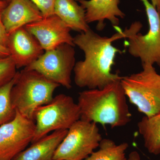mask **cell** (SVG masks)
Instances as JSON below:
<instances>
[{"label":"cell","instance_id":"7402d4cb","mask_svg":"<svg viewBox=\"0 0 160 160\" xmlns=\"http://www.w3.org/2000/svg\"><path fill=\"white\" fill-rule=\"evenodd\" d=\"M9 56H10V53L8 48L0 45V58L6 57Z\"/></svg>","mask_w":160,"mask_h":160},{"label":"cell","instance_id":"ba28073f","mask_svg":"<svg viewBox=\"0 0 160 160\" xmlns=\"http://www.w3.org/2000/svg\"><path fill=\"white\" fill-rule=\"evenodd\" d=\"M75 60L74 46L63 44L55 49L46 51L38 59L24 69L36 71L48 79L70 89Z\"/></svg>","mask_w":160,"mask_h":160},{"label":"cell","instance_id":"d6986e66","mask_svg":"<svg viewBox=\"0 0 160 160\" xmlns=\"http://www.w3.org/2000/svg\"><path fill=\"white\" fill-rule=\"evenodd\" d=\"M10 56L0 58V87L6 85L15 76L17 71Z\"/></svg>","mask_w":160,"mask_h":160},{"label":"cell","instance_id":"cb8c5ba5","mask_svg":"<svg viewBox=\"0 0 160 160\" xmlns=\"http://www.w3.org/2000/svg\"><path fill=\"white\" fill-rule=\"evenodd\" d=\"M150 1H151L150 2L160 13V0H150Z\"/></svg>","mask_w":160,"mask_h":160},{"label":"cell","instance_id":"277c9868","mask_svg":"<svg viewBox=\"0 0 160 160\" xmlns=\"http://www.w3.org/2000/svg\"><path fill=\"white\" fill-rule=\"evenodd\" d=\"M142 70L121 80L126 97L139 112L150 117L160 112V75L149 64H142Z\"/></svg>","mask_w":160,"mask_h":160},{"label":"cell","instance_id":"30bf717a","mask_svg":"<svg viewBox=\"0 0 160 160\" xmlns=\"http://www.w3.org/2000/svg\"><path fill=\"white\" fill-rule=\"evenodd\" d=\"M36 38L45 51L52 50L63 44L75 46L71 29L56 15L43 18L25 26Z\"/></svg>","mask_w":160,"mask_h":160},{"label":"cell","instance_id":"e0dca14e","mask_svg":"<svg viewBox=\"0 0 160 160\" xmlns=\"http://www.w3.org/2000/svg\"><path fill=\"white\" fill-rule=\"evenodd\" d=\"M99 149L84 160H127L126 152L129 144L123 142L117 145L112 140L102 139Z\"/></svg>","mask_w":160,"mask_h":160},{"label":"cell","instance_id":"52a82bcc","mask_svg":"<svg viewBox=\"0 0 160 160\" xmlns=\"http://www.w3.org/2000/svg\"><path fill=\"white\" fill-rule=\"evenodd\" d=\"M102 139L96 123L78 120L68 129L53 160H84L97 149Z\"/></svg>","mask_w":160,"mask_h":160},{"label":"cell","instance_id":"5bb4252c","mask_svg":"<svg viewBox=\"0 0 160 160\" xmlns=\"http://www.w3.org/2000/svg\"><path fill=\"white\" fill-rule=\"evenodd\" d=\"M68 130H58L38 140L12 160H53L55 152Z\"/></svg>","mask_w":160,"mask_h":160},{"label":"cell","instance_id":"7c38bea8","mask_svg":"<svg viewBox=\"0 0 160 160\" xmlns=\"http://www.w3.org/2000/svg\"><path fill=\"white\" fill-rule=\"evenodd\" d=\"M2 17L8 35L44 18L31 0H11L2 11Z\"/></svg>","mask_w":160,"mask_h":160},{"label":"cell","instance_id":"9c48e42d","mask_svg":"<svg viewBox=\"0 0 160 160\" xmlns=\"http://www.w3.org/2000/svg\"><path fill=\"white\" fill-rule=\"evenodd\" d=\"M34 121L18 111L13 120L0 126V160H12L32 142Z\"/></svg>","mask_w":160,"mask_h":160},{"label":"cell","instance_id":"d4e9b609","mask_svg":"<svg viewBox=\"0 0 160 160\" xmlns=\"http://www.w3.org/2000/svg\"><path fill=\"white\" fill-rule=\"evenodd\" d=\"M8 3L4 1L0 0V11H2L7 6Z\"/></svg>","mask_w":160,"mask_h":160},{"label":"cell","instance_id":"44dd1931","mask_svg":"<svg viewBox=\"0 0 160 160\" xmlns=\"http://www.w3.org/2000/svg\"><path fill=\"white\" fill-rule=\"evenodd\" d=\"M2 12L0 11V45L6 47L9 35L7 33L3 23Z\"/></svg>","mask_w":160,"mask_h":160},{"label":"cell","instance_id":"ac0fdd59","mask_svg":"<svg viewBox=\"0 0 160 160\" xmlns=\"http://www.w3.org/2000/svg\"><path fill=\"white\" fill-rule=\"evenodd\" d=\"M18 73V72L10 82L0 87V126L13 120L16 114V110L12 103L11 92Z\"/></svg>","mask_w":160,"mask_h":160},{"label":"cell","instance_id":"2e32d148","mask_svg":"<svg viewBox=\"0 0 160 160\" xmlns=\"http://www.w3.org/2000/svg\"><path fill=\"white\" fill-rule=\"evenodd\" d=\"M138 128L149 153L160 154V112L151 116H144L138 123Z\"/></svg>","mask_w":160,"mask_h":160},{"label":"cell","instance_id":"5b68a950","mask_svg":"<svg viewBox=\"0 0 160 160\" xmlns=\"http://www.w3.org/2000/svg\"><path fill=\"white\" fill-rule=\"evenodd\" d=\"M80 119V109L77 103L69 96L57 95L50 102L39 107L35 112V129L31 143L52 132L68 130Z\"/></svg>","mask_w":160,"mask_h":160},{"label":"cell","instance_id":"603a6c76","mask_svg":"<svg viewBox=\"0 0 160 160\" xmlns=\"http://www.w3.org/2000/svg\"><path fill=\"white\" fill-rule=\"evenodd\" d=\"M127 160H142L138 152L134 151L129 153Z\"/></svg>","mask_w":160,"mask_h":160},{"label":"cell","instance_id":"484cf974","mask_svg":"<svg viewBox=\"0 0 160 160\" xmlns=\"http://www.w3.org/2000/svg\"><path fill=\"white\" fill-rule=\"evenodd\" d=\"M2 1H4V2H6L9 3L10 2V1L11 0H2Z\"/></svg>","mask_w":160,"mask_h":160},{"label":"cell","instance_id":"7a4b0ae2","mask_svg":"<svg viewBox=\"0 0 160 160\" xmlns=\"http://www.w3.org/2000/svg\"><path fill=\"white\" fill-rule=\"evenodd\" d=\"M77 104L80 119L83 121L109 125L111 128L122 127L131 121V114L121 81L102 89L81 92Z\"/></svg>","mask_w":160,"mask_h":160},{"label":"cell","instance_id":"3957f363","mask_svg":"<svg viewBox=\"0 0 160 160\" xmlns=\"http://www.w3.org/2000/svg\"><path fill=\"white\" fill-rule=\"evenodd\" d=\"M60 86L36 71L24 69L18 72L12 89V106L23 117L34 121L36 110L50 102Z\"/></svg>","mask_w":160,"mask_h":160},{"label":"cell","instance_id":"9a60e30c","mask_svg":"<svg viewBox=\"0 0 160 160\" xmlns=\"http://www.w3.org/2000/svg\"><path fill=\"white\" fill-rule=\"evenodd\" d=\"M54 14L71 30L82 32L90 29L86 22L85 9L76 0H56Z\"/></svg>","mask_w":160,"mask_h":160},{"label":"cell","instance_id":"6da1fadb","mask_svg":"<svg viewBox=\"0 0 160 160\" xmlns=\"http://www.w3.org/2000/svg\"><path fill=\"white\" fill-rule=\"evenodd\" d=\"M129 29L122 31L120 29L111 37H102L91 29L80 32L73 38L75 46H78L85 54V59L76 63L73 69L74 82L80 88L102 89L122 77L118 72H111L117 53H122L119 49L112 46L118 39L127 38Z\"/></svg>","mask_w":160,"mask_h":160},{"label":"cell","instance_id":"8992f818","mask_svg":"<svg viewBox=\"0 0 160 160\" xmlns=\"http://www.w3.org/2000/svg\"><path fill=\"white\" fill-rule=\"evenodd\" d=\"M145 6L149 25L145 35L139 33L142 27L139 22L132 23L125 44L132 56L139 58L142 64L160 67V13L149 0H141Z\"/></svg>","mask_w":160,"mask_h":160},{"label":"cell","instance_id":"4fadbf2b","mask_svg":"<svg viewBox=\"0 0 160 160\" xmlns=\"http://www.w3.org/2000/svg\"><path fill=\"white\" fill-rule=\"evenodd\" d=\"M85 9L86 22H97V29L102 30L109 21L116 29H118L119 18H123L125 13L119 7L120 0H76Z\"/></svg>","mask_w":160,"mask_h":160},{"label":"cell","instance_id":"8fae6325","mask_svg":"<svg viewBox=\"0 0 160 160\" xmlns=\"http://www.w3.org/2000/svg\"><path fill=\"white\" fill-rule=\"evenodd\" d=\"M6 47L17 69L26 68L44 53L38 40L25 26L9 35Z\"/></svg>","mask_w":160,"mask_h":160},{"label":"cell","instance_id":"ffe728a7","mask_svg":"<svg viewBox=\"0 0 160 160\" xmlns=\"http://www.w3.org/2000/svg\"><path fill=\"white\" fill-rule=\"evenodd\" d=\"M39 9L43 18L54 15V6L56 0H31Z\"/></svg>","mask_w":160,"mask_h":160}]
</instances>
